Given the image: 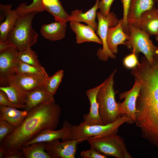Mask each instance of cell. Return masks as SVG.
<instances>
[{"mask_svg": "<svg viewBox=\"0 0 158 158\" xmlns=\"http://www.w3.org/2000/svg\"><path fill=\"white\" fill-rule=\"evenodd\" d=\"M61 111L60 106L54 100L35 107L28 112L20 125L4 139L0 144V150H20L24 144L43 131L54 130L59 122Z\"/></svg>", "mask_w": 158, "mask_h": 158, "instance_id": "6da1fadb", "label": "cell"}, {"mask_svg": "<svg viewBox=\"0 0 158 158\" xmlns=\"http://www.w3.org/2000/svg\"><path fill=\"white\" fill-rule=\"evenodd\" d=\"M136 109L135 122L141 136L158 148V85L139 92Z\"/></svg>", "mask_w": 158, "mask_h": 158, "instance_id": "7a4b0ae2", "label": "cell"}, {"mask_svg": "<svg viewBox=\"0 0 158 158\" xmlns=\"http://www.w3.org/2000/svg\"><path fill=\"white\" fill-rule=\"evenodd\" d=\"M115 70L102 83L97 94L98 111L103 125L112 123L122 116L118 110V103L115 99L113 88Z\"/></svg>", "mask_w": 158, "mask_h": 158, "instance_id": "3957f363", "label": "cell"}, {"mask_svg": "<svg viewBox=\"0 0 158 158\" xmlns=\"http://www.w3.org/2000/svg\"><path fill=\"white\" fill-rule=\"evenodd\" d=\"M37 13L34 11L18 17L13 28L8 35L7 41L19 51L31 47L37 42L38 35L32 28V23Z\"/></svg>", "mask_w": 158, "mask_h": 158, "instance_id": "277c9868", "label": "cell"}, {"mask_svg": "<svg viewBox=\"0 0 158 158\" xmlns=\"http://www.w3.org/2000/svg\"><path fill=\"white\" fill-rule=\"evenodd\" d=\"M126 122L131 124L130 119L126 115L121 116L114 122L105 125H89L83 121L78 125L72 126V140H85L91 137L104 138L117 134L119 127Z\"/></svg>", "mask_w": 158, "mask_h": 158, "instance_id": "5b68a950", "label": "cell"}, {"mask_svg": "<svg viewBox=\"0 0 158 158\" xmlns=\"http://www.w3.org/2000/svg\"><path fill=\"white\" fill-rule=\"evenodd\" d=\"M130 39L125 41V45L138 56L142 53L149 63L152 64L158 58V47L154 45L150 36L132 25L128 24Z\"/></svg>", "mask_w": 158, "mask_h": 158, "instance_id": "8992f818", "label": "cell"}, {"mask_svg": "<svg viewBox=\"0 0 158 158\" xmlns=\"http://www.w3.org/2000/svg\"><path fill=\"white\" fill-rule=\"evenodd\" d=\"M87 140L90 147L106 156L117 158H131L127 149L123 139L117 134L105 137H91Z\"/></svg>", "mask_w": 158, "mask_h": 158, "instance_id": "52a82bcc", "label": "cell"}, {"mask_svg": "<svg viewBox=\"0 0 158 158\" xmlns=\"http://www.w3.org/2000/svg\"><path fill=\"white\" fill-rule=\"evenodd\" d=\"M98 23L96 32L101 39L102 48H99L97 55L99 59L104 61H107L109 57L114 59L116 56L109 50L107 43L106 38L108 28L115 26L118 23V20L113 12H109L107 16L102 15L99 11L97 12Z\"/></svg>", "mask_w": 158, "mask_h": 158, "instance_id": "ba28073f", "label": "cell"}, {"mask_svg": "<svg viewBox=\"0 0 158 158\" xmlns=\"http://www.w3.org/2000/svg\"><path fill=\"white\" fill-rule=\"evenodd\" d=\"M20 63L18 51L13 45L0 51L1 85H6L8 78L16 73Z\"/></svg>", "mask_w": 158, "mask_h": 158, "instance_id": "9c48e42d", "label": "cell"}, {"mask_svg": "<svg viewBox=\"0 0 158 158\" xmlns=\"http://www.w3.org/2000/svg\"><path fill=\"white\" fill-rule=\"evenodd\" d=\"M83 141L72 140L60 142L57 139L47 142L45 150L51 158H75L77 145Z\"/></svg>", "mask_w": 158, "mask_h": 158, "instance_id": "30bf717a", "label": "cell"}, {"mask_svg": "<svg viewBox=\"0 0 158 158\" xmlns=\"http://www.w3.org/2000/svg\"><path fill=\"white\" fill-rule=\"evenodd\" d=\"M140 87L139 80L135 78L134 84L131 90L122 92L119 95L120 99H124L121 103H118V110L120 114L126 115L130 119L131 124L135 119L136 103Z\"/></svg>", "mask_w": 158, "mask_h": 158, "instance_id": "8fae6325", "label": "cell"}, {"mask_svg": "<svg viewBox=\"0 0 158 158\" xmlns=\"http://www.w3.org/2000/svg\"><path fill=\"white\" fill-rule=\"evenodd\" d=\"M48 77L15 73L8 78L6 86L13 85L22 91L27 93L43 85L45 80Z\"/></svg>", "mask_w": 158, "mask_h": 158, "instance_id": "7c38bea8", "label": "cell"}, {"mask_svg": "<svg viewBox=\"0 0 158 158\" xmlns=\"http://www.w3.org/2000/svg\"><path fill=\"white\" fill-rule=\"evenodd\" d=\"M72 126L69 122L65 121L63 122L62 127L61 129L57 130H45L34 138L24 144L22 146H26L39 142H47L57 139H61L62 142L71 140Z\"/></svg>", "mask_w": 158, "mask_h": 158, "instance_id": "4fadbf2b", "label": "cell"}, {"mask_svg": "<svg viewBox=\"0 0 158 158\" xmlns=\"http://www.w3.org/2000/svg\"><path fill=\"white\" fill-rule=\"evenodd\" d=\"M0 42L7 41L8 35L13 28L18 16L16 9L11 10V6L0 5Z\"/></svg>", "mask_w": 158, "mask_h": 158, "instance_id": "5bb4252c", "label": "cell"}, {"mask_svg": "<svg viewBox=\"0 0 158 158\" xmlns=\"http://www.w3.org/2000/svg\"><path fill=\"white\" fill-rule=\"evenodd\" d=\"M123 18L118 20L117 24L115 26L108 28L106 38L107 47L110 51L113 54L118 52V46L119 44L125 45V41L128 40L130 35L124 31L123 27Z\"/></svg>", "mask_w": 158, "mask_h": 158, "instance_id": "9a60e30c", "label": "cell"}, {"mask_svg": "<svg viewBox=\"0 0 158 158\" xmlns=\"http://www.w3.org/2000/svg\"><path fill=\"white\" fill-rule=\"evenodd\" d=\"M102 85L101 83L95 87L89 89L85 94L90 102V107L88 113L83 116V121L89 125H103L98 111V104L96 96L98 92Z\"/></svg>", "mask_w": 158, "mask_h": 158, "instance_id": "2e32d148", "label": "cell"}, {"mask_svg": "<svg viewBox=\"0 0 158 158\" xmlns=\"http://www.w3.org/2000/svg\"><path fill=\"white\" fill-rule=\"evenodd\" d=\"M153 0H130L127 16L128 24L136 26L142 14L154 5Z\"/></svg>", "mask_w": 158, "mask_h": 158, "instance_id": "e0dca14e", "label": "cell"}, {"mask_svg": "<svg viewBox=\"0 0 158 158\" xmlns=\"http://www.w3.org/2000/svg\"><path fill=\"white\" fill-rule=\"evenodd\" d=\"M154 5L150 9L143 13L135 26L149 35H155L158 32V14Z\"/></svg>", "mask_w": 158, "mask_h": 158, "instance_id": "ac0fdd59", "label": "cell"}, {"mask_svg": "<svg viewBox=\"0 0 158 158\" xmlns=\"http://www.w3.org/2000/svg\"><path fill=\"white\" fill-rule=\"evenodd\" d=\"M70 22V28L76 35L77 43L94 42L102 44L101 39L95 33V30L89 25H85L77 22Z\"/></svg>", "mask_w": 158, "mask_h": 158, "instance_id": "d6986e66", "label": "cell"}, {"mask_svg": "<svg viewBox=\"0 0 158 158\" xmlns=\"http://www.w3.org/2000/svg\"><path fill=\"white\" fill-rule=\"evenodd\" d=\"M54 100V96L47 91L43 85L42 86L27 93L26 108L24 110L28 112L40 104L48 103Z\"/></svg>", "mask_w": 158, "mask_h": 158, "instance_id": "ffe728a7", "label": "cell"}, {"mask_svg": "<svg viewBox=\"0 0 158 158\" xmlns=\"http://www.w3.org/2000/svg\"><path fill=\"white\" fill-rule=\"evenodd\" d=\"M99 2V0H96L94 6L85 13L83 12L82 10L78 9L73 11L70 15L69 21L85 22L96 31L98 24L95 21V18L97 10L98 8Z\"/></svg>", "mask_w": 158, "mask_h": 158, "instance_id": "44dd1931", "label": "cell"}, {"mask_svg": "<svg viewBox=\"0 0 158 158\" xmlns=\"http://www.w3.org/2000/svg\"><path fill=\"white\" fill-rule=\"evenodd\" d=\"M66 23L55 21L48 24L42 25L40 32L46 39L56 41L63 38L65 35Z\"/></svg>", "mask_w": 158, "mask_h": 158, "instance_id": "7402d4cb", "label": "cell"}, {"mask_svg": "<svg viewBox=\"0 0 158 158\" xmlns=\"http://www.w3.org/2000/svg\"><path fill=\"white\" fill-rule=\"evenodd\" d=\"M28 113L25 110H19L15 108L0 105V120L6 121L16 128L22 123Z\"/></svg>", "mask_w": 158, "mask_h": 158, "instance_id": "603a6c76", "label": "cell"}, {"mask_svg": "<svg viewBox=\"0 0 158 158\" xmlns=\"http://www.w3.org/2000/svg\"><path fill=\"white\" fill-rule=\"evenodd\" d=\"M43 10L52 15L55 21L66 23L70 15L64 9L59 0H42Z\"/></svg>", "mask_w": 158, "mask_h": 158, "instance_id": "cb8c5ba5", "label": "cell"}, {"mask_svg": "<svg viewBox=\"0 0 158 158\" xmlns=\"http://www.w3.org/2000/svg\"><path fill=\"white\" fill-rule=\"evenodd\" d=\"M46 142H39L22 146L20 150L25 158H51L45 151Z\"/></svg>", "mask_w": 158, "mask_h": 158, "instance_id": "d4e9b609", "label": "cell"}, {"mask_svg": "<svg viewBox=\"0 0 158 158\" xmlns=\"http://www.w3.org/2000/svg\"><path fill=\"white\" fill-rule=\"evenodd\" d=\"M0 90L4 91L8 99L13 103L19 105L25 104L27 93L13 85L1 86Z\"/></svg>", "mask_w": 158, "mask_h": 158, "instance_id": "484cf974", "label": "cell"}, {"mask_svg": "<svg viewBox=\"0 0 158 158\" xmlns=\"http://www.w3.org/2000/svg\"><path fill=\"white\" fill-rule=\"evenodd\" d=\"M64 71L59 70L51 77L49 76L44 81L43 86L47 91L51 95L55 93L63 75Z\"/></svg>", "mask_w": 158, "mask_h": 158, "instance_id": "4316f807", "label": "cell"}, {"mask_svg": "<svg viewBox=\"0 0 158 158\" xmlns=\"http://www.w3.org/2000/svg\"><path fill=\"white\" fill-rule=\"evenodd\" d=\"M16 73L47 77L49 76L44 68L42 66L28 64L20 61Z\"/></svg>", "mask_w": 158, "mask_h": 158, "instance_id": "83f0119b", "label": "cell"}, {"mask_svg": "<svg viewBox=\"0 0 158 158\" xmlns=\"http://www.w3.org/2000/svg\"><path fill=\"white\" fill-rule=\"evenodd\" d=\"M18 58L20 61L28 64L38 66H41L36 53L31 48L28 47L18 51Z\"/></svg>", "mask_w": 158, "mask_h": 158, "instance_id": "f1b7e54d", "label": "cell"}, {"mask_svg": "<svg viewBox=\"0 0 158 158\" xmlns=\"http://www.w3.org/2000/svg\"><path fill=\"white\" fill-rule=\"evenodd\" d=\"M16 10L18 17L34 11L38 13L44 11L42 6V0H33L32 3L29 5H27L25 3H21Z\"/></svg>", "mask_w": 158, "mask_h": 158, "instance_id": "f546056e", "label": "cell"}, {"mask_svg": "<svg viewBox=\"0 0 158 158\" xmlns=\"http://www.w3.org/2000/svg\"><path fill=\"white\" fill-rule=\"evenodd\" d=\"M16 128L4 120H0V144L4 139L16 129Z\"/></svg>", "mask_w": 158, "mask_h": 158, "instance_id": "4dcf8cb0", "label": "cell"}, {"mask_svg": "<svg viewBox=\"0 0 158 158\" xmlns=\"http://www.w3.org/2000/svg\"><path fill=\"white\" fill-rule=\"evenodd\" d=\"M0 105L10 107L23 109H25L26 108L25 104H16L12 102L8 99L6 93L1 90H0Z\"/></svg>", "mask_w": 158, "mask_h": 158, "instance_id": "1f68e13d", "label": "cell"}, {"mask_svg": "<svg viewBox=\"0 0 158 158\" xmlns=\"http://www.w3.org/2000/svg\"><path fill=\"white\" fill-rule=\"evenodd\" d=\"M123 5V15L122 27L124 32L129 35L130 32L127 20L128 11L130 0H121Z\"/></svg>", "mask_w": 158, "mask_h": 158, "instance_id": "d6a6232c", "label": "cell"}, {"mask_svg": "<svg viewBox=\"0 0 158 158\" xmlns=\"http://www.w3.org/2000/svg\"><path fill=\"white\" fill-rule=\"evenodd\" d=\"M114 0H102L99 1L98 8L99 12L104 16H107L110 12V8Z\"/></svg>", "mask_w": 158, "mask_h": 158, "instance_id": "836d02e7", "label": "cell"}, {"mask_svg": "<svg viewBox=\"0 0 158 158\" xmlns=\"http://www.w3.org/2000/svg\"><path fill=\"white\" fill-rule=\"evenodd\" d=\"M137 56L134 52L127 56L123 60V64L126 67L129 68H134L138 65L139 63Z\"/></svg>", "mask_w": 158, "mask_h": 158, "instance_id": "e575fe53", "label": "cell"}, {"mask_svg": "<svg viewBox=\"0 0 158 158\" xmlns=\"http://www.w3.org/2000/svg\"><path fill=\"white\" fill-rule=\"evenodd\" d=\"M80 156L84 158H107L106 156L99 153L92 147H90L89 150L82 152L80 153Z\"/></svg>", "mask_w": 158, "mask_h": 158, "instance_id": "d590c367", "label": "cell"}, {"mask_svg": "<svg viewBox=\"0 0 158 158\" xmlns=\"http://www.w3.org/2000/svg\"><path fill=\"white\" fill-rule=\"evenodd\" d=\"M4 158H23L24 155L21 150L13 151L4 152Z\"/></svg>", "mask_w": 158, "mask_h": 158, "instance_id": "8d00e7d4", "label": "cell"}, {"mask_svg": "<svg viewBox=\"0 0 158 158\" xmlns=\"http://www.w3.org/2000/svg\"><path fill=\"white\" fill-rule=\"evenodd\" d=\"M8 41L0 42V51L11 45Z\"/></svg>", "mask_w": 158, "mask_h": 158, "instance_id": "74e56055", "label": "cell"}, {"mask_svg": "<svg viewBox=\"0 0 158 158\" xmlns=\"http://www.w3.org/2000/svg\"><path fill=\"white\" fill-rule=\"evenodd\" d=\"M155 36L156 39V40L158 42V32L157 34L155 35Z\"/></svg>", "mask_w": 158, "mask_h": 158, "instance_id": "f35d334b", "label": "cell"}, {"mask_svg": "<svg viewBox=\"0 0 158 158\" xmlns=\"http://www.w3.org/2000/svg\"><path fill=\"white\" fill-rule=\"evenodd\" d=\"M156 12H157V13L158 14V4L157 5V9H156Z\"/></svg>", "mask_w": 158, "mask_h": 158, "instance_id": "ab89813d", "label": "cell"}, {"mask_svg": "<svg viewBox=\"0 0 158 158\" xmlns=\"http://www.w3.org/2000/svg\"><path fill=\"white\" fill-rule=\"evenodd\" d=\"M154 1H157L158 2V0H153Z\"/></svg>", "mask_w": 158, "mask_h": 158, "instance_id": "60d3db41", "label": "cell"}]
</instances>
